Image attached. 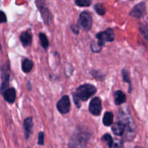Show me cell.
<instances>
[{
  "label": "cell",
  "mask_w": 148,
  "mask_h": 148,
  "mask_svg": "<svg viewBox=\"0 0 148 148\" xmlns=\"http://www.w3.org/2000/svg\"><path fill=\"white\" fill-rule=\"evenodd\" d=\"M90 137V134L86 131H76L69 142V148H85Z\"/></svg>",
  "instance_id": "cell-1"
},
{
  "label": "cell",
  "mask_w": 148,
  "mask_h": 148,
  "mask_svg": "<svg viewBox=\"0 0 148 148\" xmlns=\"http://www.w3.org/2000/svg\"><path fill=\"white\" fill-rule=\"evenodd\" d=\"M119 117L120 121H123L126 124L125 132L127 133V140H132L135 136L136 127L130 112L128 111L121 110L119 112Z\"/></svg>",
  "instance_id": "cell-2"
},
{
  "label": "cell",
  "mask_w": 148,
  "mask_h": 148,
  "mask_svg": "<svg viewBox=\"0 0 148 148\" xmlns=\"http://www.w3.org/2000/svg\"><path fill=\"white\" fill-rule=\"evenodd\" d=\"M97 92V88L91 84H83L77 88L76 95L81 101H87Z\"/></svg>",
  "instance_id": "cell-3"
},
{
  "label": "cell",
  "mask_w": 148,
  "mask_h": 148,
  "mask_svg": "<svg viewBox=\"0 0 148 148\" xmlns=\"http://www.w3.org/2000/svg\"><path fill=\"white\" fill-rule=\"evenodd\" d=\"M78 25L85 31H89L92 25V15L88 11L81 12L78 18Z\"/></svg>",
  "instance_id": "cell-4"
},
{
  "label": "cell",
  "mask_w": 148,
  "mask_h": 148,
  "mask_svg": "<svg viewBox=\"0 0 148 148\" xmlns=\"http://www.w3.org/2000/svg\"><path fill=\"white\" fill-rule=\"evenodd\" d=\"M96 38L98 39V44L101 47H103L107 42L114 41L115 38V34L114 30L111 27H108L104 31L98 33L96 35Z\"/></svg>",
  "instance_id": "cell-5"
},
{
  "label": "cell",
  "mask_w": 148,
  "mask_h": 148,
  "mask_svg": "<svg viewBox=\"0 0 148 148\" xmlns=\"http://www.w3.org/2000/svg\"><path fill=\"white\" fill-rule=\"evenodd\" d=\"M71 103L68 95H64L56 103V108L60 114H66L70 111Z\"/></svg>",
  "instance_id": "cell-6"
},
{
  "label": "cell",
  "mask_w": 148,
  "mask_h": 148,
  "mask_svg": "<svg viewBox=\"0 0 148 148\" xmlns=\"http://www.w3.org/2000/svg\"><path fill=\"white\" fill-rule=\"evenodd\" d=\"M89 111L93 116H99L102 111V103L98 97H95L91 100L89 104Z\"/></svg>",
  "instance_id": "cell-7"
},
{
  "label": "cell",
  "mask_w": 148,
  "mask_h": 148,
  "mask_svg": "<svg viewBox=\"0 0 148 148\" xmlns=\"http://www.w3.org/2000/svg\"><path fill=\"white\" fill-rule=\"evenodd\" d=\"M37 7L38 10H40V12L41 14L42 18H43V21L46 25L49 24L51 23V13L49 12V9L46 6V4L43 2L41 0H38L37 1Z\"/></svg>",
  "instance_id": "cell-8"
},
{
  "label": "cell",
  "mask_w": 148,
  "mask_h": 148,
  "mask_svg": "<svg viewBox=\"0 0 148 148\" xmlns=\"http://www.w3.org/2000/svg\"><path fill=\"white\" fill-rule=\"evenodd\" d=\"M1 92H2L4 90L8 88L9 83H10V65L9 64L4 65V66L1 68Z\"/></svg>",
  "instance_id": "cell-9"
},
{
  "label": "cell",
  "mask_w": 148,
  "mask_h": 148,
  "mask_svg": "<svg viewBox=\"0 0 148 148\" xmlns=\"http://www.w3.org/2000/svg\"><path fill=\"white\" fill-rule=\"evenodd\" d=\"M146 10V6L144 2H141L134 6L130 11V15L136 18H140L144 15Z\"/></svg>",
  "instance_id": "cell-10"
},
{
  "label": "cell",
  "mask_w": 148,
  "mask_h": 148,
  "mask_svg": "<svg viewBox=\"0 0 148 148\" xmlns=\"http://www.w3.org/2000/svg\"><path fill=\"white\" fill-rule=\"evenodd\" d=\"M1 94L3 95L4 99L9 103H13L15 101L17 93L14 88H7L1 92Z\"/></svg>",
  "instance_id": "cell-11"
},
{
  "label": "cell",
  "mask_w": 148,
  "mask_h": 148,
  "mask_svg": "<svg viewBox=\"0 0 148 148\" xmlns=\"http://www.w3.org/2000/svg\"><path fill=\"white\" fill-rule=\"evenodd\" d=\"M113 133L116 136H122L125 133L126 130V124L123 121H118L113 124L111 127Z\"/></svg>",
  "instance_id": "cell-12"
},
{
  "label": "cell",
  "mask_w": 148,
  "mask_h": 148,
  "mask_svg": "<svg viewBox=\"0 0 148 148\" xmlns=\"http://www.w3.org/2000/svg\"><path fill=\"white\" fill-rule=\"evenodd\" d=\"M20 40L24 47L30 46L31 45L32 41H33V36H32L30 30L22 32L20 36Z\"/></svg>",
  "instance_id": "cell-13"
},
{
  "label": "cell",
  "mask_w": 148,
  "mask_h": 148,
  "mask_svg": "<svg viewBox=\"0 0 148 148\" xmlns=\"http://www.w3.org/2000/svg\"><path fill=\"white\" fill-rule=\"evenodd\" d=\"M33 127V118L32 117H27V119H25L24 123H23V127H24L25 130V136L26 140H28L29 137H30Z\"/></svg>",
  "instance_id": "cell-14"
},
{
  "label": "cell",
  "mask_w": 148,
  "mask_h": 148,
  "mask_svg": "<svg viewBox=\"0 0 148 148\" xmlns=\"http://www.w3.org/2000/svg\"><path fill=\"white\" fill-rule=\"evenodd\" d=\"M127 101V97L121 90H116L114 93V103L116 106H120Z\"/></svg>",
  "instance_id": "cell-15"
},
{
  "label": "cell",
  "mask_w": 148,
  "mask_h": 148,
  "mask_svg": "<svg viewBox=\"0 0 148 148\" xmlns=\"http://www.w3.org/2000/svg\"><path fill=\"white\" fill-rule=\"evenodd\" d=\"M22 70L25 73H29L31 72L33 66V62L29 59H25L22 62Z\"/></svg>",
  "instance_id": "cell-16"
},
{
  "label": "cell",
  "mask_w": 148,
  "mask_h": 148,
  "mask_svg": "<svg viewBox=\"0 0 148 148\" xmlns=\"http://www.w3.org/2000/svg\"><path fill=\"white\" fill-rule=\"evenodd\" d=\"M114 123V114L111 111H106L103 118V124L106 127L111 126Z\"/></svg>",
  "instance_id": "cell-17"
},
{
  "label": "cell",
  "mask_w": 148,
  "mask_h": 148,
  "mask_svg": "<svg viewBox=\"0 0 148 148\" xmlns=\"http://www.w3.org/2000/svg\"><path fill=\"white\" fill-rule=\"evenodd\" d=\"M121 73H122V77H123V80L126 83H128L130 85V88H129V92H131L132 88V82L131 79H130V73H129L128 70L126 69H123L121 71Z\"/></svg>",
  "instance_id": "cell-18"
},
{
  "label": "cell",
  "mask_w": 148,
  "mask_h": 148,
  "mask_svg": "<svg viewBox=\"0 0 148 148\" xmlns=\"http://www.w3.org/2000/svg\"><path fill=\"white\" fill-rule=\"evenodd\" d=\"M39 40H40V45L44 49H46L49 46V41L46 34L43 33H40L38 35Z\"/></svg>",
  "instance_id": "cell-19"
},
{
  "label": "cell",
  "mask_w": 148,
  "mask_h": 148,
  "mask_svg": "<svg viewBox=\"0 0 148 148\" xmlns=\"http://www.w3.org/2000/svg\"><path fill=\"white\" fill-rule=\"evenodd\" d=\"M101 140L103 141L106 142L107 144V145L108 146V147L111 148L112 147V145H114V140H113L112 137L111 136V134H105L102 137H101Z\"/></svg>",
  "instance_id": "cell-20"
},
{
  "label": "cell",
  "mask_w": 148,
  "mask_h": 148,
  "mask_svg": "<svg viewBox=\"0 0 148 148\" xmlns=\"http://www.w3.org/2000/svg\"><path fill=\"white\" fill-rule=\"evenodd\" d=\"M94 10L99 15H104L106 14V8L102 4H96L94 6Z\"/></svg>",
  "instance_id": "cell-21"
},
{
  "label": "cell",
  "mask_w": 148,
  "mask_h": 148,
  "mask_svg": "<svg viewBox=\"0 0 148 148\" xmlns=\"http://www.w3.org/2000/svg\"><path fill=\"white\" fill-rule=\"evenodd\" d=\"M75 4L79 7H88L91 4V0H75Z\"/></svg>",
  "instance_id": "cell-22"
},
{
  "label": "cell",
  "mask_w": 148,
  "mask_h": 148,
  "mask_svg": "<svg viewBox=\"0 0 148 148\" xmlns=\"http://www.w3.org/2000/svg\"><path fill=\"white\" fill-rule=\"evenodd\" d=\"M91 75L93 76L94 78L97 79L98 80H104V76L103 73L100 72L98 70H92L91 72Z\"/></svg>",
  "instance_id": "cell-23"
},
{
  "label": "cell",
  "mask_w": 148,
  "mask_h": 148,
  "mask_svg": "<svg viewBox=\"0 0 148 148\" xmlns=\"http://www.w3.org/2000/svg\"><path fill=\"white\" fill-rule=\"evenodd\" d=\"M140 30L143 36H144L145 39L148 42V27L145 25H142L140 27Z\"/></svg>",
  "instance_id": "cell-24"
},
{
  "label": "cell",
  "mask_w": 148,
  "mask_h": 148,
  "mask_svg": "<svg viewBox=\"0 0 148 148\" xmlns=\"http://www.w3.org/2000/svg\"><path fill=\"white\" fill-rule=\"evenodd\" d=\"M90 49L92 52H94V53H98V52L101 51L102 47H101V46L98 44V43L92 42L90 45Z\"/></svg>",
  "instance_id": "cell-25"
},
{
  "label": "cell",
  "mask_w": 148,
  "mask_h": 148,
  "mask_svg": "<svg viewBox=\"0 0 148 148\" xmlns=\"http://www.w3.org/2000/svg\"><path fill=\"white\" fill-rule=\"evenodd\" d=\"M44 133L43 132H39L38 136V144L39 145H44Z\"/></svg>",
  "instance_id": "cell-26"
},
{
  "label": "cell",
  "mask_w": 148,
  "mask_h": 148,
  "mask_svg": "<svg viewBox=\"0 0 148 148\" xmlns=\"http://www.w3.org/2000/svg\"><path fill=\"white\" fill-rule=\"evenodd\" d=\"M73 95V101H74V103H75V106H76L78 108H79L81 107V103H80V99H79V98H78L77 95H76V93H73L72 94Z\"/></svg>",
  "instance_id": "cell-27"
},
{
  "label": "cell",
  "mask_w": 148,
  "mask_h": 148,
  "mask_svg": "<svg viewBox=\"0 0 148 148\" xmlns=\"http://www.w3.org/2000/svg\"><path fill=\"white\" fill-rule=\"evenodd\" d=\"M6 22H7V16H6L5 13L4 12L0 10V24L4 23Z\"/></svg>",
  "instance_id": "cell-28"
},
{
  "label": "cell",
  "mask_w": 148,
  "mask_h": 148,
  "mask_svg": "<svg viewBox=\"0 0 148 148\" xmlns=\"http://www.w3.org/2000/svg\"><path fill=\"white\" fill-rule=\"evenodd\" d=\"M71 29H72V32H73L75 34H78L79 33V26L77 25H74L71 27Z\"/></svg>",
  "instance_id": "cell-29"
},
{
  "label": "cell",
  "mask_w": 148,
  "mask_h": 148,
  "mask_svg": "<svg viewBox=\"0 0 148 148\" xmlns=\"http://www.w3.org/2000/svg\"><path fill=\"white\" fill-rule=\"evenodd\" d=\"M111 148H121V145L119 143H114Z\"/></svg>",
  "instance_id": "cell-30"
},
{
  "label": "cell",
  "mask_w": 148,
  "mask_h": 148,
  "mask_svg": "<svg viewBox=\"0 0 148 148\" xmlns=\"http://www.w3.org/2000/svg\"><path fill=\"white\" fill-rule=\"evenodd\" d=\"M27 88L28 90H31V84H30V82H29V81L27 83Z\"/></svg>",
  "instance_id": "cell-31"
},
{
  "label": "cell",
  "mask_w": 148,
  "mask_h": 148,
  "mask_svg": "<svg viewBox=\"0 0 148 148\" xmlns=\"http://www.w3.org/2000/svg\"><path fill=\"white\" fill-rule=\"evenodd\" d=\"M134 148H143V147H139V146H137V147H135Z\"/></svg>",
  "instance_id": "cell-32"
},
{
  "label": "cell",
  "mask_w": 148,
  "mask_h": 148,
  "mask_svg": "<svg viewBox=\"0 0 148 148\" xmlns=\"http://www.w3.org/2000/svg\"><path fill=\"white\" fill-rule=\"evenodd\" d=\"M1 45H0V50H1Z\"/></svg>",
  "instance_id": "cell-33"
}]
</instances>
